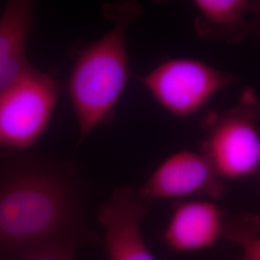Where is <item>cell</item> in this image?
I'll list each match as a JSON object with an SVG mask.
<instances>
[{
  "label": "cell",
  "mask_w": 260,
  "mask_h": 260,
  "mask_svg": "<svg viewBox=\"0 0 260 260\" xmlns=\"http://www.w3.org/2000/svg\"><path fill=\"white\" fill-rule=\"evenodd\" d=\"M251 6H252V11H253L254 15H255L256 18L260 20V1L252 2V3H251Z\"/></svg>",
  "instance_id": "obj_13"
},
{
  "label": "cell",
  "mask_w": 260,
  "mask_h": 260,
  "mask_svg": "<svg viewBox=\"0 0 260 260\" xmlns=\"http://www.w3.org/2000/svg\"><path fill=\"white\" fill-rule=\"evenodd\" d=\"M85 190L74 164L26 156L0 176V260L58 243L98 244L85 221Z\"/></svg>",
  "instance_id": "obj_1"
},
{
  "label": "cell",
  "mask_w": 260,
  "mask_h": 260,
  "mask_svg": "<svg viewBox=\"0 0 260 260\" xmlns=\"http://www.w3.org/2000/svg\"><path fill=\"white\" fill-rule=\"evenodd\" d=\"M111 28L79 52L68 80V93L79 130L80 144L93 130L111 120L131 76L126 35L142 15L133 1L106 4Z\"/></svg>",
  "instance_id": "obj_2"
},
{
  "label": "cell",
  "mask_w": 260,
  "mask_h": 260,
  "mask_svg": "<svg viewBox=\"0 0 260 260\" xmlns=\"http://www.w3.org/2000/svg\"><path fill=\"white\" fill-rule=\"evenodd\" d=\"M260 220L254 214H225L223 238L242 248L240 260H260Z\"/></svg>",
  "instance_id": "obj_11"
},
{
  "label": "cell",
  "mask_w": 260,
  "mask_h": 260,
  "mask_svg": "<svg viewBox=\"0 0 260 260\" xmlns=\"http://www.w3.org/2000/svg\"><path fill=\"white\" fill-rule=\"evenodd\" d=\"M233 80V75L191 57L166 59L140 78L152 99L177 118L203 109Z\"/></svg>",
  "instance_id": "obj_5"
},
{
  "label": "cell",
  "mask_w": 260,
  "mask_h": 260,
  "mask_svg": "<svg viewBox=\"0 0 260 260\" xmlns=\"http://www.w3.org/2000/svg\"><path fill=\"white\" fill-rule=\"evenodd\" d=\"M256 177H257V181H258V183H259L260 186V170L259 172H258V174H257V176H256Z\"/></svg>",
  "instance_id": "obj_14"
},
{
  "label": "cell",
  "mask_w": 260,
  "mask_h": 260,
  "mask_svg": "<svg viewBox=\"0 0 260 260\" xmlns=\"http://www.w3.org/2000/svg\"><path fill=\"white\" fill-rule=\"evenodd\" d=\"M259 121L260 96L252 88L244 90L238 103L230 109L211 112L204 118L201 151L223 181L257 176Z\"/></svg>",
  "instance_id": "obj_3"
},
{
  "label": "cell",
  "mask_w": 260,
  "mask_h": 260,
  "mask_svg": "<svg viewBox=\"0 0 260 260\" xmlns=\"http://www.w3.org/2000/svg\"><path fill=\"white\" fill-rule=\"evenodd\" d=\"M224 220L225 213L214 201H179L173 208L164 232V240L173 251H203L223 238Z\"/></svg>",
  "instance_id": "obj_8"
},
{
  "label": "cell",
  "mask_w": 260,
  "mask_h": 260,
  "mask_svg": "<svg viewBox=\"0 0 260 260\" xmlns=\"http://www.w3.org/2000/svg\"><path fill=\"white\" fill-rule=\"evenodd\" d=\"M55 78L31 67L0 94V149L26 150L46 133L59 99Z\"/></svg>",
  "instance_id": "obj_4"
},
{
  "label": "cell",
  "mask_w": 260,
  "mask_h": 260,
  "mask_svg": "<svg viewBox=\"0 0 260 260\" xmlns=\"http://www.w3.org/2000/svg\"><path fill=\"white\" fill-rule=\"evenodd\" d=\"M151 203L139 189L124 186L115 190L100 206L96 217L104 229L109 260H155L142 232Z\"/></svg>",
  "instance_id": "obj_7"
},
{
  "label": "cell",
  "mask_w": 260,
  "mask_h": 260,
  "mask_svg": "<svg viewBox=\"0 0 260 260\" xmlns=\"http://www.w3.org/2000/svg\"><path fill=\"white\" fill-rule=\"evenodd\" d=\"M196 29L205 40L240 42L253 31L260 30L259 20H250L251 1L195 0Z\"/></svg>",
  "instance_id": "obj_10"
},
{
  "label": "cell",
  "mask_w": 260,
  "mask_h": 260,
  "mask_svg": "<svg viewBox=\"0 0 260 260\" xmlns=\"http://www.w3.org/2000/svg\"><path fill=\"white\" fill-rule=\"evenodd\" d=\"M34 14L33 1L12 0L0 16V94L32 67L27 44Z\"/></svg>",
  "instance_id": "obj_9"
},
{
  "label": "cell",
  "mask_w": 260,
  "mask_h": 260,
  "mask_svg": "<svg viewBox=\"0 0 260 260\" xmlns=\"http://www.w3.org/2000/svg\"><path fill=\"white\" fill-rule=\"evenodd\" d=\"M139 191L151 202L190 197L215 201L223 198L225 185L202 151L181 149L165 158Z\"/></svg>",
  "instance_id": "obj_6"
},
{
  "label": "cell",
  "mask_w": 260,
  "mask_h": 260,
  "mask_svg": "<svg viewBox=\"0 0 260 260\" xmlns=\"http://www.w3.org/2000/svg\"><path fill=\"white\" fill-rule=\"evenodd\" d=\"M80 247L75 243H58L32 251L19 260H75V253Z\"/></svg>",
  "instance_id": "obj_12"
}]
</instances>
